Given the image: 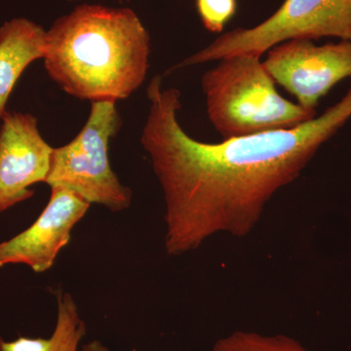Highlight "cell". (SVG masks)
Segmentation results:
<instances>
[{
  "label": "cell",
  "mask_w": 351,
  "mask_h": 351,
  "mask_svg": "<svg viewBox=\"0 0 351 351\" xmlns=\"http://www.w3.org/2000/svg\"><path fill=\"white\" fill-rule=\"evenodd\" d=\"M198 14L205 29L221 32L237 12V0H196Z\"/></svg>",
  "instance_id": "7c38bea8"
},
{
  "label": "cell",
  "mask_w": 351,
  "mask_h": 351,
  "mask_svg": "<svg viewBox=\"0 0 351 351\" xmlns=\"http://www.w3.org/2000/svg\"><path fill=\"white\" fill-rule=\"evenodd\" d=\"M47 31L25 18H16L0 27V120L16 83L25 69L43 59Z\"/></svg>",
  "instance_id": "9c48e42d"
},
{
  "label": "cell",
  "mask_w": 351,
  "mask_h": 351,
  "mask_svg": "<svg viewBox=\"0 0 351 351\" xmlns=\"http://www.w3.org/2000/svg\"><path fill=\"white\" fill-rule=\"evenodd\" d=\"M207 113L223 140L294 128L316 110L283 98L261 57L239 54L219 60L201 78Z\"/></svg>",
  "instance_id": "3957f363"
},
{
  "label": "cell",
  "mask_w": 351,
  "mask_h": 351,
  "mask_svg": "<svg viewBox=\"0 0 351 351\" xmlns=\"http://www.w3.org/2000/svg\"><path fill=\"white\" fill-rule=\"evenodd\" d=\"M120 126L117 101H92L86 123L78 135L53 151L45 184L69 189L90 204L112 212L128 209L132 191L119 181L108 154L110 140Z\"/></svg>",
  "instance_id": "277c9868"
},
{
  "label": "cell",
  "mask_w": 351,
  "mask_h": 351,
  "mask_svg": "<svg viewBox=\"0 0 351 351\" xmlns=\"http://www.w3.org/2000/svg\"><path fill=\"white\" fill-rule=\"evenodd\" d=\"M0 126V213L29 199L31 186L45 182L54 147L29 113H4Z\"/></svg>",
  "instance_id": "52a82bcc"
},
{
  "label": "cell",
  "mask_w": 351,
  "mask_h": 351,
  "mask_svg": "<svg viewBox=\"0 0 351 351\" xmlns=\"http://www.w3.org/2000/svg\"><path fill=\"white\" fill-rule=\"evenodd\" d=\"M68 1H75V0H68Z\"/></svg>",
  "instance_id": "5bb4252c"
},
{
  "label": "cell",
  "mask_w": 351,
  "mask_h": 351,
  "mask_svg": "<svg viewBox=\"0 0 351 351\" xmlns=\"http://www.w3.org/2000/svg\"><path fill=\"white\" fill-rule=\"evenodd\" d=\"M57 301L56 326L50 338L19 337L11 341L0 338V351H80L86 326L77 304L71 294L62 291H59Z\"/></svg>",
  "instance_id": "30bf717a"
},
{
  "label": "cell",
  "mask_w": 351,
  "mask_h": 351,
  "mask_svg": "<svg viewBox=\"0 0 351 351\" xmlns=\"http://www.w3.org/2000/svg\"><path fill=\"white\" fill-rule=\"evenodd\" d=\"M211 351H311L286 335L235 331L219 339Z\"/></svg>",
  "instance_id": "8fae6325"
},
{
  "label": "cell",
  "mask_w": 351,
  "mask_h": 351,
  "mask_svg": "<svg viewBox=\"0 0 351 351\" xmlns=\"http://www.w3.org/2000/svg\"><path fill=\"white\" fill-rule=\"evenodd\" d=\"M90 206L73 191L51 186L49 202L36 221L13 239L0 243V267L25 265L36 274L49 270Z\"/></svg>",
  "instance_id": "ba28073f"
},
{
  "label": "cell",
  "mask_w": 351,
  "mask_h": 351,
  "mask_svg": "<svg viewBox=\"0 0 351 351\" xmlns=\"http://www.w3.org/2000/svg\"><path fill=\"white\" fill-rule=\"evenodd\" d=\"M321 38L351 41V0H284L267 20L249 29L239 27L225 32L173 69L233 55L262 57L270 48L290 39Z\"/></svg>",
  "instance_id": "5b68a950"
},
{
  "label": "cell",
  "mask_w": 351,
  "mask_h": 351,
  "mask_svg": "<svg viewBox=\"0 0 351 351\" xmlns=\"http://www.w3.org/2000/svg\"><path fill=\"white\" fill-rule=\"evenodd\" d=\"M151 38L129 8L82 4L47 31L46 71L80 100H125L142 86L149 68Z\"/></svg>",
  "instance_id": "7a4b0ae2"
},
{
  "label": "cell",
  "mask_w": 351,
  "mask_h": 351,
  "mask_svg": "<svg viewBox=\"0 0 351 351\" xmlns=\"http://www.w3.org/2000/svg\"><path fill=\"white\" fill-rule=\"evenodd\" d=\"M141 144L165 201L168 256L197 250L217 234L243 239L279 189L301 175L321 145L351 119L350 88L320 117L294 128L228 138L218 144L189 135L178 120L181 92L154 76Z\"/></svg>",
  "instance_id": "6da1fadb"
},
{
  "label": "cell",
  "mask_w": 351,
  "mask_h": 351,
  "mask_svg": "<svg viewBox=\"0 0 351 351\" xmlns=\"http://www.w3.org/2000/svg\"><path fill=\"white\" fill-rule=\"evenodd\" d=\"M80 351H110L108 350L107 346L101 343V341H89V343H85L84 346H82V348H80Z\"/></svg>",
  "instance_id": "4fadbf2b"
},
{
  "label": "cell",
  "mask_w": 351,
  "mask_h": 351,
  "mask_svg": "<svg viewBox=\"0 0 351 351\" xmlns=\"http://www.w3.org/2000/svg\"><path fill=\"white\" fill-rule=\"evenodd\" d=\"M267 53L265 69L306 110H316L335 85L351 78V41L315 45L311 39H290Z\"/></svg>",
  "instance_id": "8992f818"
}]
</instances>
